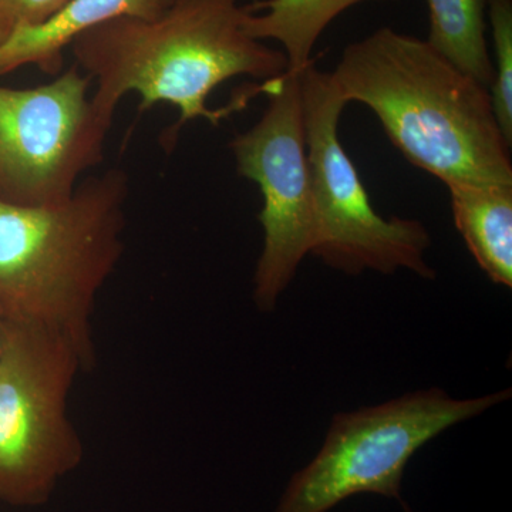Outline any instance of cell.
Segmentation results:
<instances>
[{
  "mask_svg": "<svg viewBox=\"0 0 512 512\" xmlns=\"http://www.w3.org/2000/svg\"><path fill=\"white\" fill-rule=\"evenodd\" d=\"M2 339H3V318L0 315V348H2Z\"/></svg>",
  "mask_w": 512,
  "mask_h": 512,
  "instance_id": "15",
  "label": "cell"
},
{
  "mask_svg": "<svg viewBox=\"0 0 512 512\" xmlns=\"http://www.w3.org/2000/svg\"><path fill=\"white\" fill-rule=\"evenodd\" d=\"M76 64L28 89L0 86V201L57 207L104 161L113 121L96 110Z\"/></svg>",
  "mask_w": 512,
  "mask_h": 512,
  "instance_id": "7",
  "label": "cell"
},
{
  "mask_svg": "<svg viewBox=\"0 0 512 512\" xmlns=\"http://www.w3.org/2000/svg\"><path fill=\"white\" fill-rule=\"evenodd\" d=\"M70 2L72 0H0V43L18 29L49 22Z\"/></svg>",
  "mask_w": 512,
  "mask_h": 512,
  "instance_id": "14",
  "label": "cell"
},
{
  "mask_svg": "<svg viewBox=\"0 0 512 512\" xmlns=\"http://www.w3.org/2000/svg\"><path fill=\"white\" fill-rule=\"evenodd\" d=\"M494 46L491 106L505 143L512 147V0H488Z\"/></svg>",
  "mask_w": 512,
  "mask_h": 512,
  "instance_id": "13",
  "label": "cell"
},
{
  "mask_svg": "<svg viewBox=\"0 0 512 512\" xmlns=\"http://www.w3.org/2000/svg\"><path fill=\"white\" fill-rule=\"evenodd\" d=\"M400 504H402V508H403L404 512H416V511L413 510L412 507H410L409 504L404 503V501H402V503H400Z\"/></svg>",
  "mask_w": 512,
  "mask_h": 512,
  "instance_id": "16",
  "label": "cell"
},
{
  "mask_svg": "<svg viewBox=\"0 0 512 512\" xmlns=\"http://www.w3.org/2000/svg\"><path fill=\"white\" fill-rule=\"evenodd\" d=\"M454 224L481 271L512 288V185L450 183Z\"/></svg>",
  "mask_w": 512,
  "mask_h": 512,
  "instance_id": "10",
  "label": "cell"
},
{
  "mask_svg": "<svg viewBox=\"0 0 512 512\" xmlns=\"http://www.w3.org/2000/svg\"><path fill=\"white\" fill-rule=\"evenodd\" d=\"M173 3L174 0H72L49 22L18 29L0 43V76L26 66L59 76L64 52L80 33L114 19L158 18Z\"/></svg>",
  "mask_w": 512,
  "mask_h": 512,
  "instance_id": "9",
  "label": "cell"
},
{
  "mask_svg": "<svg viewBox=\"0 0 512 512\" xmlns=\"http://www.w3.org/2000/svg\"><path fill=\"white\" fill-rule=\"evenodd\" d=\"M429 8V45L458 70L490 90L494 80L488 50V0H426Z\"/></svg>",
  "mask_w": 512,
  "mask_h": 512,
  "instance_id": "12",
  "label": "cell"
},
{
  "mask_svg": "<svg viewBox=\"0 0 512 512\" xmlns=\"http://www.w3.org/2000/svg\"><path fill=\"white\" fill-rule=\"evenodd\" d=\"M268 96L258 123L229 144L238 174L258 185L264 198L258 215L264 247L252 298L265 313L275 311L303 259L312 254L316 235L299 73L279 77Z\"/></svg>",
  "mask_w": 512,
  "mask_h": 512,
  "instance_id": "8",
  "label": "cell"
},
{
  "mask_svg": "<svg viewBox=\"0 0 512 512\" xmlns=\"http://www.w3.org/2000/svg\"><path fill=\"white\" fill-rule=\"evenodd\" d=\"M299 86L316 211L311 255L346 275H393L406 269L433 279L436 271L426 259L431 245L427 228L417 220H386L377 214L340 143L339 119L348 103L330 73L312 62L299 73Z\"/></svg>",
  "mask_w": 512,
  "mask_h": 512,
  "instance_id": "6",
  "label": "cell"
},
{
  "mask_svg": "<svg viewBox=\"0 0 512 512\" xmlns=\"http://www.w3.org/2000/svg\"><path fill=\"white\" fill-rule=\"evenodd\" d=\"M248 13L239 0H174L158 18H120L86 30L69 49L74 64L96 83L92 101L107 120L130 93L141 97L140 113L160 103L177 107L180 117L164 136L170 148L188 121L218 126L264 92L259 84L231 107L212 110L207 101L222 83L238 76L269 82L288 73L284 52L245 32Z\"/></svg>",
  "mask_w": 512,
  "mask_h": 512,
  "instance_id": "1",
  "label": "cell"
},
{
  "mask_svg": "<svg viewBox=\"0 0 512 512\" xmlns=\"http://www.w3.org/2000/svg\"><path fill=\"white\" fill-rule=\"evenodd\" d=\"M340 96L365 104L394 147L444 184L512 185L490 90L427 40L382 28L343 50L330 73Z\"/></svg>",
  "mask_w": 512,
  "mask_h": 512,
  "instance_id": "2",
  "label": "cell"
},
{
  "mask_svg": "<svg viewBox=\"0 0 512 512\" xmlns=\"http://www.w3.org/2000/svg\"><path fill=\"white\" fill-rule=\"evenodd\" d=\"M126 171L90 175L57 207L0 201V315L63 335L97 365L92 319L124 254Z\"/></svg>",
  "mask_w": 512,
  "mask_h": 512,
  "instance_id": "3",
  "label": "cell"
},
{
  "mask_svg": "<svg viewBox=\"0 0 512 512\" xmlns=\"http://www.w3.org/2000/svg\"><path fill=\"white\" fill-rule=\"evenodd\" d=\"M511 389L456 399L439 387L335 414L322 447L293 474L274 512H329L355 495L402 503L404 471L444 431L511 399Z\"/></svg>",
  "mask_w": 512,
  "mask_h": 512,
  "instance_id": "5",
  "label": "cell"
},
{
  "mask_svg": "<svg viewBox=\"0 0 512 512\" xmlns=\"http://www.w3.org/2000/svg\"><path fill=\"white\" fill-rule=\"evenodd\" d=\"M83 372L82 356L69 339L36 323L3 318L0 503L42 507L83 463V440L67 410Z\"/></svg>",
  "mask_w": 512,
  "mask_h": 512,
  "instance_id": "4",
  "label": "cell"
},
{
  "mask_svg": "<svg viewBox=\"0 0 512 512\" xmlns=\"http://www.w3.org/2000/svg\"><path fill=\"white\" fill-rule=\"evenodd\" d=\"M363 2L400 0H255L249 3L244 30L256 40L284 46L288 72L301 73L313 62L320 35L340 13Z\"/></svg>",
  "mask_w": 512,
  "mask_h": 512,
  "instance_id": "11",
  "label": "cell"
}]
</instances>
